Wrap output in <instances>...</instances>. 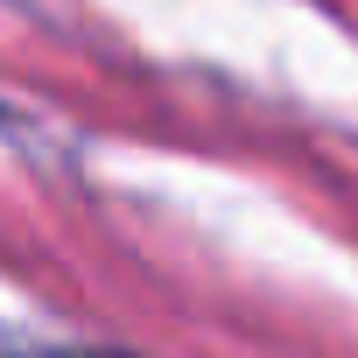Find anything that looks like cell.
Segmentation results:
<instances>
[{"label": "cell", "mask_w": 358, "mask_h": 358, "mask_svg": "<svg viewBox=\"0 0 358 358\" xmlns=\"http://www.w3.org/2000/svg\"><path fill=\"white\" fill-rule=\"evenodd\" d=\"M36 358H99V351H36Z\"/></svg>", "instance_id": "obj_1"}]
</instances>
